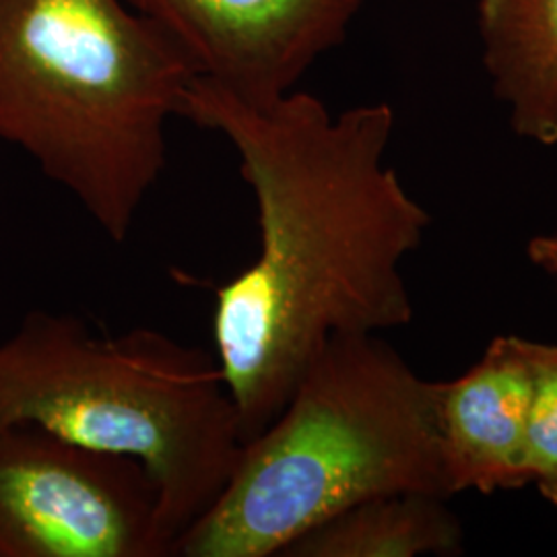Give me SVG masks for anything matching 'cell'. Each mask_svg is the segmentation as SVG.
Segmentation results:
<instances>
[{"label":"cell","instance_id":"cell-10","mask_svg":"<svg viewBox=\"0 0 557 557\" xmlns=\"http://www.w3.org/2000/svg\"><path fill=\"white\" fill-rule=\"evenodd\" d=\"M527 467L539 494L557 506V347L535 343V380L527 423Z\"/></svg>","mask_w":557,"mask_h":557},{"label":"cell","instance_id":"cell-6","mask_svg":"<svg viewBox=\"0 0 557 557\" xmlns=\"http://www.w3.org/2000/svg\"><path fill=\"white\" fill-rule=\"evenodd\" d=\"M366 0H128L193 64L239 100L271 103L294 91L345 40Z\"/></svg>","mask_w":557,"mask_h":557},{"label":"cell","instance_id":"cell-5","mask_svg":"<svg viewBox=\"0 0 557 557\" xmlns=\"http://www.w3.org/2000/svg\"><path fill=\"white\" fill-rule=\"evenodd\" d=\"M160 492L137 460L0 425V557H163Z\"/></svg>","mask_w":557,"mask_h":557},{"label":"cell","instance_id":"cell-3","mask_svg":"<svg viewBox=\"0 0 557 557\" xmlns=\"http://www.w3.org/2000/svg\"><path fill=\"white\" fill-rule=\"evenodd\" d=\"M193 64L122 0H0V139L122 244L165 168Z\"/></svg>","mask_w":557,"mask_h":557},{"label":"cell","instance_id":"cell-1","mask_svg":"<svg viewBox=\"0 0 557 557\" xmlns=\"http://www.w3.org/2000/svg\"><path fill=\"white\" fill-rule=\"evenodd\" d=\"M178 116L232 143L257 205L259 255L218 285L211 319L246 444L331 338L413 320L400 267L430 215L384 161L395 131L384 101L335 116L306 91L252 103L195 77Z\"/></svg>","mask_w":557,"mask_h":557},{"label":"cell","instance_id":"cell-7","mask_svg":"<svg viewBox=\"0 0 557 557\" xmlns=\"http://www.w3.org/2000/svg\"><path fill=\"white\" fill-rule=\"evenodd\" d=\"M535 380V341L498 337L478 363L440 382L442 448L455 494H494L531 483L527 423Z\"/></svg>","mask_w":557,"mask_h":557},{"label":"cell","instance_id":"cell-11","mask_svg":"<svg viewBox=\"0 0 557 557\" xmlns=\"http://www.w3.org/2000/svg\"><path fill=\"white\" fill-rule=\"evenodd\" d=\"M529 259L539 269L557 275V234L552 236H537L529 244Z\"/></svg>","mask_w":557,"mask_h":557},{"label":"cell","instance_id":"cell-2","mask_svg":"<svg viewBox=\"0 0 557 557\" xmlns=\"http://www.w3.org/2000/svg\"><path fill=\"white\" fill-rule=\"evenodd\" d=\"M438 393L440 382L418 376L379 335L331 338L172 556H283L366 499L455 496Z\"/></svg>","mask_w":557,"mask_h":557},{"label":"cell","instance_id":"cell-9","mask_svg":"<svg viewBox=\"0 0 557 557\" xmlns=\"http://www.w3.org/2000/svg\"><path fill=\"white\" fill-rule=\"evenodd\" d=\"M462 527L446 499L430 494H388L322 522L281 557L457 556Z\"/></svg>","mask_w":557,"mask_h":557},{"label":"cell","instance_id":"cell-8","mask_svg":"<svg viewBox=\"0 0 557 557\" xmlns=\"http://www.w3.org/2000/svg\"><path fill=\"white\" fill-rule=\"evenodd\" d=\"M479 34L515 133L557 145V0H479Z\"/></svg>","mask_w":557,"mask_h":557},{"label":"cell","instance_id":"cell-4","mask_svg":"<svg viewBox=\"0 0 557 557\" xmlns=\"http://www.w3.org/2000/svg\"><path fill=\"white\" fill-rule=\"evenodd\" d=\"M15 423L143 465L170 554L220 498L244 448L213 351L147 326L100 335L48 310L0 343V425Z\"/></svg>","mask_w":557,"mask_h":557}]
</instances>
